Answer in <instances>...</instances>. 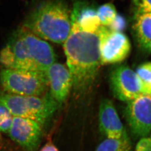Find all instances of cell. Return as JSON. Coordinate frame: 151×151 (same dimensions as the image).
<instances>
[{
	"mask_svg": "<svg viewBox=\"0 0 151 151\" xmlns=\"http://www.w3.org/2000/svg\"><path fill=\"white\" fill-rule=\"evenodd\" d=\"M72 21L78 24L82 29L90 32L99 30L101 26L96 9L83 4L75 5L71 12Z\"/></svg>",
	"mask_w": 151,
	"mask_h": 151,
	"instance_id": "cell-13",
	"label": "cell"
},
{
	"mask_svg": "<svg viewBox=\"0 0 151 151\" xmlns=\"http://www.w3.org/2000/svg\"><path fill=\"white\" fill-rule=\"evenodd\" d=\"M124 151H132V149H128V150H125Z\"/></svg>",
	"mask_w": 151,
	"mask_h": 151,
	"instance_id": "cell-22",
	"label": "cell"
},
{
	"mask_svg": "<svg viewBox=\"0 0 151 151\" xmlns=\"http://www.w3.org/2000/svg\"><path fill=\"white\" fill-rule=\"evenodd\" d=\"M126 27L127 21L125 18L117 14L112 22L107 27L113 32H122L126 29Z\"/></svg>",
	"mask_w": 151,
	"mask_h": 151,
	"instance_id": "cell-19",
	"label": "cell"
},
{
	"mask_svg": "<svg viewBox=\"0 0 151 151\" xmlns=\"http://www.w3.org/2000/svg\"><path fill=\"white\" fill-rule=\"evenodd\" d=\"M42 127L35 121L13 117L7 134L25 151H37L41 141Z\"/></svg>",
	"mask_w": 151,
	"mask_h": 151,
	"instance_id": "cell-9",
	"label": "cell"
},
{
	"mask_svg": "<svg viewBox=\"0 0 151 151\" xmlns=\"http://www.w3.org/2000/svg\"><path fill=\"white\" fill-rule=\"evenodd\" d=\"M13 119V116L7 108L0 103V132L8 133Z\"/></svg>",
	"mask_w": 151,
	"mask_h": 151,
	"instance_id": "cell-17",
	"label": "cell"
},
{
	"mask_svg": "<svg viewBox=\"0 0 151 151\" xmlns=\"http://www.w3.org/2000/svg\"><path fill=\"white\" fill-rule=\"evenodd\" d=\"M39 151H59L57 147L54 145L52 142L50 140L46 143V144L42 147Z\"/></svg>",
	"mask_w": 151,
	"mask_h": 151,
	"instance_id": "cell-21",
	"label": "cell"
},
{
	"mask_svg": "<svg viewBox=\"0 0 151 151\" xmlns=\"http://www.w3.org/2000/svg\"><path fill=\"white\" fill-rule=\"evenodd\" d=\"M101 25L108 27L117 14L115 6L111 3H106L100 6L96 10Z\"/></svg>",
	"mask_w": 151,
	"mask_h": 151,
	"instance_id": "cell-16",
	"label": "cell"
},
{
	"mask_svg": "<svg viewBox=\"0 0 151 151\" xmlns=\"http://www.w3.org/2000/svg\"><path fill=\"white\" fill-rule=\"evenodd\" d=\"M109 81L113 96L123 102L128 103L144 94L135 72L128 66L115 67L111 72Z\"/></svg>",
	"mask_w": 151,
	"mask_h": 151,
	"instance_id": "cell-8",
	"label": "cell"
},
{
	"mask_svg": "<svg viewBox=\"0 0 151 151\" xmlns=\"http://www.w3.org/2000/svg\"><path fill=\"white\" fill-rule=\"evenodd\" d=\"M135 15L151 13V0H132Z\"/></svg>",
	"mask_w": 151,
	"mask_h": 151,
	"instance_id": "cell-18",
	"label": "cell"
},
{
	"mask_svg": "<svg viewBox=\"0 0 151 151\" xmlns=\"http://www.w3.org/2000/svg\"><path fill=\"white\" fill-rule=\"evenodd\" d=\"M99 125L101 132L108 138H120L127 132L113 102L103 99L99 106Z\"/></svg>",
	"mask_w": 151,
	"mask_h": 151,
	"instance_id": "cell-11",
	"label": "cell"
},
{
	"mask_svg": "<svg viewBox=\"0 0 151 151\" xmlns=\"http://www.w3.org/2000/svg\"><path fill=\"white\" fill-rule=\"evenodd\" d=\"M132 32L138 48L143 52L151 53V13L134 16Z\"/></svg>",
	"mask_w": 151,
	"mask_h": 151,
	"instance_id": "cell-12",
	"label": "cell"
},
{
	"mask_svg": "<svg viewBox=\"0 0 151 151\" xmlns=\"http://www.w3.org/2000/svg\"><path fill=\"white\" fill-rule=\"evenodd\" d=\"M129 149H132V144L127 134L118 139L106 138L99 144L95 151H124Z\"/></svg>",
	"mask_w": 151,
	"mask_h": 151,
	"instance_id": "cell-14",
	"label": "cell"
},
{
	"mask_svg": "<svg viewBox=\"0 0 151 151\" xmlns=\"http://www.w3.org/2000/svg\"><path fill=\"white\" fill-rule=\"evenodd\" d=\"M0 103L13 117L35 121L42 127L60 106L49 91L42 96H20L5 93L0 95Z\"/></svg>",
	"mask_w": 151,
	"mask_h": 151,
	"instance_id": "cell-4",
	"label": "cell"
},
{
	"mask_svg": "<svg viewBox=\"0 0 151 151\" xmlns=\"http://www.w3.org/2000/svg\"><path fill=\"white\" fill-rule=\"evenodd\" d=\"M125 116L132 136L141 139L151 131V94H144L127 103Z\"/></svg>",
	"mask_w": 151,
	"mask_h": 151,
	"instance_id": "cell-7",
	"label": "cell"
},
{
	"mask_svg": "<svg viewBox=\"0 0 151 151\" xmlns=\"http://www.w3.org/2000/svg\"><path fill=\"white\" fill-rule=\"evenodd\" d=\"M99 34L102 65L116 64L126 59L131 52V45L125 34L103 26L99 29Z\"/></svg>",
	"mask_w": 151,
	"mask_h": 151,
	"instance_id": "cell-6",
	"label": "cell"
},
{
	"mask_svg": "<svg viewBox=\"0 0 151 151\" xmlns=\"http://www.w3.org/2000/svg\"><path fill=\"white\" fill-rule=\"evenodd\" d=\"M23 26L43 40L63 44L71 29V12L63 0H48L29 14Z\"/></svg>",
	"mask_w": 151,
	"mask_h": 151,
	"instance_id": "cell-3",
	"label": "cell"
},
{
	"mask_svg": "<svg viewBox=\"0 0 151 151\" xmlns=\"http://www.w3.org/2000/svg\"><path fill=\"white\" fill-rule=\"evenodd\" d=\"M99 31H86L72 21L70 34L63 43L72 88L78 97L91 90L101 65Z\"/></svg>",
	"mask_w": 151,
	"mask_h": 151,
	"instance_id": "cell-1",
	"label": "cell"
},
{
	"mask_svg": "<svg viewBox=\"0 0 151 151\" xmlns=\"http://www.w3.org/2000/svg\"><path fill=\"white\" fill-rule=\"evenodd\" d=\"M48 86L51 96L60 105L67 99L72 88L71 77L68 69L60 63H55L46 70Z\"/></svg>",
	"mask_w": 151,
	"mask_h": 151,
	"instance_id": "cell-10",
	"label": "cell"
},
{
	"mask_svg": "<svg viewBox=\"0 0 151 151\" xmlns=\"http://www.w3.org/2000/svg\"><path fill=\"white\" fill-rule=\"evenodd\" d=\"M0 83L6 93L20 96H42L49 87L46 72L4 68Z\"/></svg>",
	"mask_w": 151,
	"mask_h": 151,
	"instance_id": "cell-5",
	"label": "cell"
},
{
	"mask_svg": "<svg viewBox=\"0 0 151 151\" xmlns=\"http://www.w3.org/2000/svg\"><path fill=\"white\" fill-rule=\"evenodd\" d=\"M55 63L51 45L24 26L13 33L0 52L4 68L46 72Z\"/></svg>",
	"mask_w": 151,
	"mask_h": 151,
	"instance_id": "cell-2",
	"label": "cell"
},
{
	"mask_svg": "<svg viewBox=\"0 0 151 151\" xmlns=\"http://www.w3.org/2000/svg\"><path fill=\"white\" fill-rule=\"evenodd\" d=\"M135 72L144 94H151V62L140 64Z\"/></svg>",
	"mask_w": 151,
	"mask_h": 151,
	"instance_id": "cell-15",
	"label": "cell"
},
{
	"mask_svg": "<svg viewBox=\"0 0 151 151\" xmlns=\"http://www.w3.org/2000/svg\"><path fill=\"white\" fill-rule=\"evenodd\" d=\"M135 151H151V134L139 140L135 146Z\"/></svg>",
	"mask_w": 151,
	"mask_h": 151,
	"instance_id": "cell-20",
	"label": "cell"
}]
</instances>
